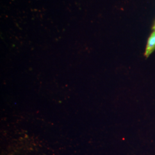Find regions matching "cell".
I'll return each mask as SVG.
<instances>
[{"mask_svg": "<svg viewBox=\"0 0 155 155\" xmlns=\"http://www.w3.org/2000/svg\"><path fill=\"white\" fill-rule=\"evenodd\" d=\"M155 50V31L150 36L147 45L145 56L148 57Z\"/></svg>", "mask_w": 155, "mask_h": 155, "instance_id": "obj_1", "label": "cell"}, {"mask_svg": "<svg viewBox=\"0 0 155 155\" xmlns=\"http://www.w3.org/2000/svg\"><path fill=\"white\" fill-rule=\"evenodd\" d=\"M154 29H155V26H154Z\"/></svg>", "mask_w": 155, "mask_h": 155, "instance_id": "obj_2", "label": "cell"}]
</instances>
